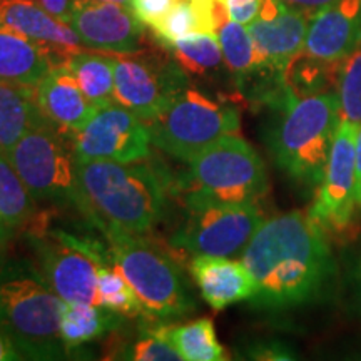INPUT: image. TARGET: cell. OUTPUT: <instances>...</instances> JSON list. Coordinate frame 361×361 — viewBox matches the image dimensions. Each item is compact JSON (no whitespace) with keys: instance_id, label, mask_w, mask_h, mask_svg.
I'll list each match as a JSON object with an SVG mask.
<instances>
[{"instance_id":"obj_3","label":"cell","mask_w":361,"mask_h":361,"mask_svg":"<svg viewBox=\"0 0 361 361\" xmlns=\"http://www.w3.org/2000/svg\"><path fill=\"white\" fill-rule=\"evenodd\" d=\"M268 147L283 173L305 186H318L341 123L338 90L308 97L288 96L276 106Z\"/></svg>"},{"instance_id":"obj_9","label":"cell","mask_w":361,"mask_h":361,"mask_svg":"<svg viewBox=\"0 0 361 361\" xmlns=\"http://www.w3.org/2000/svg\"><path fill=\"white\" fill-rule=\"evenodd\" d=\"M27 238L35 269L62 301L97 305V269L104 263L97 243L37 226H29Z\"/></svg>"},{"instance_id":"obj_26","label":"cell","mask_w":361,"mask_h":361,"mask_svg":"<svg viewBox=\"0 0 361 361\" xmlns=\"http://www.w3.org/2000/svg\"><path fill=\"white\" fill-rule=\"evenodd\" d=\"M164 335L178 351L180 360L186 361H223L228 353L216 336L213 319L201 318L191 323L168 326L164 324Z\"/></svg>"},{"instance_id":"obj_10","label":"cell","mask_w":361,"mask_h":361,"mask_svg":"<svg viewBox=\"0 0 361 361\" xmlns=\"http://www.w3.org/2000/svg\"><path fill=\"white\" fill-rule=\"evenodd\" d=\"M358 124L343 119L338 126L331 151L318 184V194L308 211L329 239L346 243L356 236V176H355V142Z\"/></svg>"},{"instance_id":"obj_20","label":"cell","mask_w":361,"mask_h":361,"mask_svg":"<svg viewBox=\"0 0 361 361\" xmlns=\"http://www.w3.org/2000/svg\"><path fill=\"white\" fill-rule=\"evenodd\" d=\"M52 66L56 64L47 49L0 25V80L2 82L37 87Z\"/></svg>"},{"instance_id":"obj_35","label":"cell","mask_w":361,"mask_h":361,"mask_svg":"<svg viewBox=\"0 0 361 361\" xmlns=\"http://www.w3.org/2000/svg\"><path fill=\"white\" fill-rule=\"evenodd\" d=\"M40 7L45 8L56 19L71 25L72 13H74L75 0H35Z\"/></svg>"},{"instance_id":"obj_39","label":"cell","mask_w":361,"mask_h":361,"mask_svg":"<svg viewBox=\"0 0 361 361\" xmlns=\"http://www.w3.org/2000/svg\"><path fill=\"white\" fill-rule=\"evenodd\" d=\"M7 246H8V241L6 238H4L2 231H0V266H2L4 261H6V251H7Z\"/></svg>"},{"instance_id":"obj_8","label":"cell","mask_w":361,"mask_h":361,"mask_svg":"<svg viewBox=\"0 0 361 361\" xmlns=\"http://www.w3.org/2000/svg\"><path fill=\"white\" fill-rule=\"evenodd\" d=\"M6 154L35 202L78 207L79 157L72 134L45 121L27 130Z\"/></svg>"},{"instance_id":"obj_16","label":"cell","mask_w":361,"mask_h":361,"mask_svg":"<svg viewBox=\"0 0 361 361\" xmlns=\"http://www.w3.org/2000/svg\"><path fill=\"white\" fill-rule=\"evenodd\" d=\"M361 44V0H336L310 19L305 52L343 62Z\"/></svg>"},{"instance_id":"obj_7","label":"cell","mask_w":361,"mask_h":361,"mask_svg":"<svg viewBox=\"0 0 361 361\" xmlns=\"http://www.w3.org/2000/svg\"><path fill=\"white\" fill-rule=\"evenodd\" d=\"M239 124L236 102L189 84L147 123L152 142L166 154L186 162L224 135L238 134Z\"/></svg>"},{"instance_id":"obj_33","label":"cell","mask_w":361,"mask_h":361,"mask_svg":"<svg viewBox=\"0 0 361 361\" xmlns=\"http://www.w3.org/2000/svg\"><path fill=\"white\" fill-rule=\"evenodd\" d=\"M179 0H133L130 8L144 25H156Z\"/></svg>"},{"instance_id":"obj_36","label":"cell","mask_w":361,"mask_h":361,"mask_svg":"<svg viewBox=\"0 0 361 361\" xmlns=\"http://www.w3.org/2000/svg\"><path fill=\"white\" fill-rule=\"evenodd\" d=\"M281 2L286 7L303 12L308 17H313L316 12H319L324 7L331 6V4H335L336 0H281Z\"/></svg>"},{"instance_id":"obj_22","label":"cell","mask_w":361,"mask_h":361,"mask_svg":"<svg viewBox=\"0 0 361 361\" xmlns=\"http://www.w3.org/2000/svg\"><path fill=\"white\" fill-rule=\"evenodd\" d=\"M49 121L39 109L35 87L0 80V154H6L34 126Z\"/></svg>"},{"instance_id":"obj_17","label":"cell","mask_w":361,"mask_h":361,"mask_svg":"<svg viewBox=\"0 0 361 361\" xmlns=\"http://www.w3.org/2000/svg\"><path fill=\"white\" fill-rule=\"evenodd\" d=\"M189 273L197 284L202 300L216 311L228 306L251 301L255 296V281L243 261L228 256H194Z\"/></svg>"},{"instance_id":"obj_27","label":"cell","mask_w":361,"mask_h":361,"mask_svg":"<svg viewBox=\"0 0 361 361\" xmlns=\"http://www.w3.org/2000/svg\"><path fill=\"white\" fill-rule=\"evenodd\" d=\"M80 90L94 106L114 102V57L78 52L66 62Z\"/></svg>"},{"instance_id":"obj_31","label":"cell","mask_w":361,"mask_h":361,"mask_svg":"<svg viewBox=\"0 0 361 361\" xmlns=\"http://www.w3.org/2000/svg\"><path fill=\"white\" fill-rule=\"evenodd\" d=\"M338 94L343 119L361 126V44L341 62Z\"/></svg>"},{"instance_id":"obj_34","label":"cell","mask_w":361,"mask_h":361,"mask_svg":"<svg viewBox=\"0 0 361 361\" xmlns=\"http://www.w3.org/2000/svg\"><path fill=\"white\" fill-rule=\"evenodd\" d=\"M261 6H263V0H226L229 20L243 25H250L252 20L258 19Z\"/></svg>"},{"instance_id":"obj_28","label":"cell","mask_w":361,"mask_h":361,"mask_svg":"<svg viewBox=\"0 0 361 361\" xmlns=\"http://www.w3.org/2000/svg\"><path fill=\"white\" fill-rule=\"evenodd\" d=\"M218 39L226 69L234 75L236 85L245 80L252 71L259 67L271 66L259 49L256 47L247 25L238 24L234 20H226L218 30Z\"/></svg>"},{"instance_id":"obj_21","label":"cell","mask_w":361,"mask_h":361,"mask_svg":"<svg viewBox=\"0 0 361 361\" xmlns=\"http://www.w3.org/2000/svg\"><path fill=\"white\" fill-rule=\"evenodd\" d=\"M226 20L229 16L223 0H179L151 29L169 47L191 34H218Z\"/></svg>"},{"instance_id":"obj_29","label":"cell","mask_w":361,"mask_h":361,"mask_svg":"<svg viewBox=\"0 0 361 361\" xmlns=\"http://www.w3.org/2000/svg\"><path fill=\"white\" fill-rule=\"evenodd\" d=\"M173 56L186 75L213 78L224 66L218 34H191L169 45ZM226 67V66H224Z\"/></svg>"},{"instance_id":"obj_6","label":"cell","mask_w":361,"mask_h":361,"mask_svg":"<svg viewBox=\"0 0 361 361\" xmlns=\"http://www.w3.org/2000/svg\"><path fill=\"white\" fill-rule=\"evenodd\" d=\"M111 263L123 273L137 295L142 314L152 322H171L191 313L194 300L176 261L142 234L121 228H104Z\"/></svg>"},{"instance_id":"obj_25","label":"cell","mask_w":361,"mask_h":361,"mask_svg":"<svg viewBox=\"0 0 361 361\" xmlns=\"http://www.w3.org/2000/svg\"><path fill=\"white\" fill-rule=\"evenodd\" d=\"M341 62H328L310 56L305 49L291 59L283 72L284 85L293 97H308L338 90Z\"/></svg>"},{"instance_id":"obj_24","label":"cell","mask_w":361,"mask_h":361,"mask_svg":"<svg viewBox=\"0 0 361 361\" xmlns=\"http://www.w3.org/2000/svg\"><path fill=\"white\" fill-rule=\"evenodd\" d=\"M35 200L7 154H0V231L11 239L32 223Z\"/></svg>"},{"instance_id":"obj_15","label":"cell","mask_w":361,"mask_h":361,"mask_svg":"<svg viewBox=\"0 0 361 361\" xmlns=\"http://www.w3.org/2000/svg\"><path fill=\"white\" fill-rule=\"evenodd\" d=\"M0 25L47 49L56 66L66 64L84 47L69 24L56 19L35 0H0Z\"/></svg>"},{"instance_id":"obj_1","label":"cell","mask_w":361,"mask_h":361,"mask_svg":"<svg viewBox=\"0 0 361 361\" xmlns=\"http://www.w3.org/2000/svg\"><path fill=\"white\" fill-rule=\"evenodd\" d=\"M241 261L255 281L251 303L264 310L296 308L322 300L336 278L329 238L303 211L264 219Z\"/></svg>"},{"instance_id":"obj_41","label":"cell","mask_w":361,"mask_h":361,"mask_svg":"<svg viewBox=\"0 0 361 361\" xmlns=\"http://www.w3.org/2000/svg\"><path fill=\"white\" fill-rule=\"evenodd\" d=\"M97 2H112V4H123V6H129L133 0H97Z\"/></svg>"},{"instance_id":"obj_2","label":"cell","mask_w":361,"mask_h":361,"mask_svg":"<svg viewBox=\"0 0 361 361\" xmlns=\"http://www.w3.org/2000/svg\"><path fill=\"white\" fill-rule=\"evenodd\" d=\"M78 209L99 229L142 234L164 218L174 180L149 162L79 159Z\"/></svg>"},{"instance_id":"obj_23","label":"cell","mask_w":361,"mask_h":361,"mask_svg":"<svg viewBox=\"0 0 361 361\" xmlns=\"http://www.w3.org/2000/svg\"><path fill=\"white\" fill-rule=\"evenodd\" d=\"M121 323V314L101 305L62 301L59 316V331L67 350L96 341L114 331Z\"/></svg>"},{"instance_id":"obj_19","label":"cell","mask_w":361,"mask_h":361,"mask_svg":"<svg viewBox=\"0 0 361 361\" xmlns=\"http://www.w3.org/2000/svg\"><path fill=\"white\" fill-rule=\"evenodd\" d=\"M311 17L284 6L269 19H256L247 25L256 47L271 66L278 71L286 69L291 59L305 49Z\"/></svg>"},{"instance_id":"obj_13","label":"cell","mask_w":361,"mask_h":361,"mask_svg":"<svg viewBox=\"0 0 361 361\" xmlns=\"http://www.w3.org/2000/svg\"><path fill=\"white\" fill-rule=\"evenodd\" d=\"M72 137L79 159L124 164L146 159L152 142L146 121L117 102L97 106Z\"/></svg>"},{"instance_id":"obj_12","label":"cell","mask_w":361,"mask_h":361,"mask_svg":"<svg viewBox=\"0 0 361 361\" xmlns=\"http://www.w3.org/2000/svg\"><path fill=\"white\" fill-rule=\"evenodd\" d=\"M114 102L142 121H152L188 84L178 62L154 52L119 54L114 57Z\"/></svg>"},{"instance_id":"obj_40","label":"cell","mask_w":361,"mask_h":361,"mask_svg":"<svg viewBox=\"0 0 361 361\" xmlns=\"http://www.w3.org/2000/svg\"><path fill=\"white\" fill-rule=\"evenodd\" d=\"M356 281H358V301L361 308V259L358 261V268H356Z\"/></svg>"},{"instance_id":"obj_11","label":"cell","mask_w":361,"mask_h":361,"mask_svg":"<svg viewBox=\"0 0 361 361\" xmlns=\"http://www.w3.org/2000/svg\"><path fill=\"white\" fill-rule=\"evenodd\" d=\"M186 218L171 245L192 256H236L263 224L259 202L184 206Z\"/></svg>"},{"instance_id":"obj_32","label":"cell","mask_w":361,"mask_h":361,"mask_svg":"<svg viewBox=\"0 0 361 361\" xmlns=\"http://www.w3.org/2000/svg\"><path fill=\"white\" fill-rule=\"evenodd\" d=\"M126 358L134 361H178L180 356L164 335V324L142 328L141 336L134 341Z\"/></svg>"},{"instance_id":"obj_14","label":"cell","mask_w":361,"mask_h":361,"mask_svg":"<svg viewBox=\"0 0 361 361\" xmlns=\"http://www.w3.org/2000/svg\"><path fill=\"white\" fill-rule=\"evenodd\" d=\"M142 25L129 6L97 0H75L71 20L84 47L114 54L141 51Z\"/></svg>"},{"instance_id":"obj_4","label":"cell","mask_w":361,"mask_h":361,"mask_svg":"<svg viewBox=\"0 0 361 361\" xmlns=\"http://www.w3.org/2000/svg\"><path fill=\"white\" fill-rule=\"evenodd\" d=\"M62 300L34 264L6 259L0 266V328L22 360H61L66 345L59 331Z\"/></svg>"},{"instance_id":"obj_18","label":"cell","mask_w":361,"mask_h":361,"mask_svg":"<svg viewBox=\"0 0 361 361\" xmlns=\"http://www.w3.org/2000/svg\"><path fill=\"white\" fill-rule=\"evenodd\" d=\"M39 109L54 126L74 135L92 116L94 106L80 90L69 67L52 66L35 87Z\"/></svg>"},{"instance_id":"obj_30","label":"cell","mask_w":361,"mask_h":361,"mask_svg":"<svg viewBox=\"0 0 361 361\" xmlns=\"http://www.w3.org/2000/svg\"><path fill=\"white\" fill-rule=\"evenodd\" d=\"M97 305L121 316L142 314V306L133 286L119 269L104 261L97 269Z\"/></svg>"},{"instance_id":"obj_38","label":"cell","mask_w":361,"mask_h":361,"mask_svg":"<svg viewBox=\"0 0 361 361\" xmlns=\"http://www.w3.org/2000/svg\"><path fill=\"white\" fill-rule=\"evenodd\" d=\"M13 360H22L20 355L17 353L16 346L12 345V341L8 340L6 333L0 328V361H13Z\"/></svg>"},{"instance_id":"obj_5","label":"cell","mask_w":361,"mask_h":361,"mask_svg":"<svg viewBox=\"0 0 361 361\" xmlns=\"http://www.w3.org/2000/svg\"><path fill=\"white\" fill-rule=\"evenodd\" d=\"M268 192V173L256 149L238 134H228L191 161L174 180L184 206L259 202Z\"/></svg>"},{"instance_id":"obj_37","label":"cell","mask_w":361,"mask_h":361,"mask_svg":"<svg viewBox=\"0 0 361 361\" xmlns=\"http://www.w3.org/2000/svg\"><path fill=\"white\" fill-rule=\"evenodd\" d=\"M355 176H356V204L361 209V129L356 133L355 142Z\"/></svg>"}]
</instances>
